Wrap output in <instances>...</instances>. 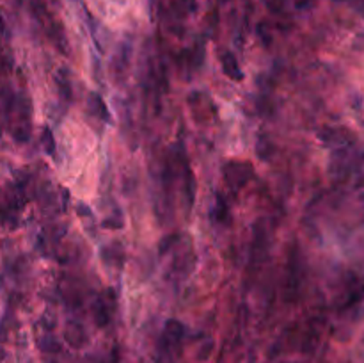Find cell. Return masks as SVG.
<instances>
[{"label": "cell", "mask_w": 364, "mask_h": 363, "mask_svg": "<svg viewBox=\"0 0 364 363\" xmlns=\"http://www.w3.org/2000/svg\"><path fill=\"white\" fill-rule=\"evenodd\" d=\"M43 134H45V148H46V153H48V155H53V152H55V142H53L52 134H50L48 128H45V132H43Z\"/></svg>", "instance_id": "obj_2"}, {"label": "cell", "mask_w": 364, "mask_h": 363, "mask_svg": "<svg viewBox=\"0 0 364 363\" xmlns=\"http://www.w3.org/2000/svg\"><path fill=\"white\" fill-rule=\"evenodd\" d=\"M223 70L224 73H226L230 78H233V80H242V78H244V73L240 71L237 57H235L231 52L223 53Z\"/></svg>", "instance_id": "obj_1"}, {"label": "cell", "mask_w": 364, "mask_h": 363, "mask_svg": "<svg viewBox=\"0 0 364 363\" xmlns=\"http://www.w3.org/2000/svg\"><path fill=\"white\" fill-rule=\"evenodd\" d=\"M57 85L60 88V93H63L64 98H71V89H70V84H68L66 80H63V78L57 77Z\"/></svg>", "instance_id": "obj_3"}]
</instances>
